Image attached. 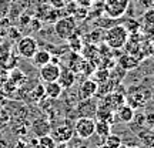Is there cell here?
I'll use <instances>...</instances> for the list:
<instances>
[{
    "label": "cell",
    "instance_id": "40",
    "mask_svg": "<svg viewBox=\"0 0 154 148\" xmlns=\"http://www.w3.org/2000/svg\"><path fill=\"white\" fill-rule=\"evenodd\" d=\"M153 91H154V84H153Z\"/></svg>",
    "mask_w": 154,
    "mask_h": 148
},
{
    "label": "cell",
    "instance_id": "23",
    "mask_svg": "<svg viewBox=\"0 0 154 148\" xmlns=\"http://www.w3.org/2000/svg\"><path fill=\"white\" fill-rule=\"evenodd\" d=\"M104 144L110 148H119L121 144H123V140H121V137L117 135V134H110V135H107V137L104 138Z\"/></svg>",
    "mask_w": 154,
    "mask_h": 148
},
{
    "label": "cell",
    "instance_id": "14",
    "mask_svg": "<svg viewBox=\"0 0 154 148\" xmlns=\"http://www.w3.org/2000/svg\"><path fill=\"white\" fill-rule=\"evenodd\" d=\"M32 60H33L34 66H38V67L46 66V64L50 63V60H51V53L47 51V50H37Z\"/></svg>",
    "mask_w": 154,
    "mask_h": 148
},
{
    "label": "cell",
    "instance_id": "21",
    "mask_svg": "<svg viewBox=\"0 0 154 148\" xmlns=\"http://www.w3.org/2000/svg\"><path fill=\"white\" fill-rule=\"evenodd\" d=\"M104 30L103 29H94L87 34V41L88 44H99L100 41H103L104 38Z\"/></svg>",
    "mask_w": 154,
    "mask_h": 148
},
{
    "label": "cell",
    "instance_id": "34",
    "mask_svg": "<svg viewBox=\"0 0 154 148\" xmlns=\"http://www.w3.org/2000/svg\"><path fill=\"white\" fill-rule=\"evenodd\" d=\"M56 148H67V147H66V144H60V145H57Z\"/></svg>",
    "mask_w": 154,
    "mask_h": 148
},
{
    "label": "cell",
    "instance_id": "31",
    "mask_svg": "<svg viewBox=\"0 0 154 148\" xmlns=\"http://www.w3.org/2000/svg\"><path fill=\"white\" fill-rule=\"evenodd\" d=\"M147 53H149L150 57H153L154 59V40L149 41V46H147Z\"/></svg>",
    "mask_w": 154,
    "mask_h": 148
},
{
    "label": "cell",
    "instance_id": "18",
    "mask_svg": "<svg viewBox=\"0 0 154 148\" xmlns=\"http://www.w3.org/2000/svg\"><path fill=\"white\" fill-rule=\"evenodd\" d=\"M94 134L100 138H106L107 135H110L111 134V124L104 122V121H96Z\"/></svg>",
    "mask_w": 154,
    "mask_h": 148
},
{
    "label": "cell",
    "instance_id": "32",
    "mask_svg": "<svg viewBox=\"0 0 154 148\" xmlns=\"http://www.w3.org/2000/svg\"><path fill=\"white\" fill-rule=\"evenodd\" d=\"M144 117H146V122L149 125H154V113H149V114L144 115Z\"/></svg>",
    "mask_w": 154,
    "mask_h": 148
},
{
    "label": "cell",
    "instance_id": "10",
    "mask_svg": "<svg viewBox=\"0 0 154 148\" xmlns=\"http://www.w3.org/2000/svg\"><path fill=\"white\" fill-rule=\"evenodd\" d=\"M57 83L60 84L63 88H70L76 83V73L72 71L67 66H60V76L57 78Z\"/></svg>",
    "mask_w": 154,
    "mask_h": 148
},
{
    "label": "cell",
    "instance_id": "1",
    "mask_svg": "<svg viewBox=\"0 0 154 148\" xmlns=\"http://www.w3.org/2000/svg\"><path fill=\"white\" fill-rule=\"evenodd\" d=\"M127 40H128V32L123 24H116L111 26L109 30H106L104 38L103 41L104 44L111 50H120L126 46Z\"/></svg>",
    "mask_w": 154,
    "mask_h": 148
},
{
    "label": "cell",
    "instance_id": "22",
    "mask_svg": "<svg viewBox=\"0 0 154 148\" xmlns=\"http://www.w3.org/2000/svg\"><path fill=\"white\" fill-rule=\"evenodd\" d=\"M67 41H69V46H70V50H72L73 53H80L83 49V40L76 33L73 34L70 38H67Z\"/></svg>",
    "mask_w": 154,
    "mask_h": 148
},
{
    "label": "cell",
    "instance_id": "7",
    "mask_svg": "<svg viewBox=\"0 0 154 148\" xmlns=\"http://www.w3.org/2000/svg\"><path fill=\"white\" fill-rule=\"evenodd\" d=\"M73 137H74V128L69 124H61L53 131V138L59 144H67L69 141H72Z\"/></svg>",
    "mask_w": 154,
    "mask_h": 148
},
{
    "label": "cell",
    "instance_id": "30",
    "mask_svg": "<svg viewBox=\"0 0 154 148\" xmlns=\"http://www.w3.org/2000/svg\"><path fill=\"white\" fill-rule=\"evenodd\" d=\"M140 3H141L146 9H153L154 7V0H140Z\"/></svg>",
    "mask_w": 154,
    "mask_h": 148
},
{
    "label": "cell",
    "instance_id": "3",
    "mask_svg": "<svg viewBox=\"0 0 154 148\" xmlns=\"http://www.w3.org/2000/svg\"><path fill=\"white\" fill-rule=\"evenodd\" d=\"M131 0H104L103 2V11L110 19H119L124 16L128 10Z\"/></svg>",
    "mask_w": 154,
    "mask_h": 148
},
{
    "label": "cell",
    "instance_id": "28",
    "mask_svg": "<svg viewBox=\"0 0 154 148\" xmlns=\"http://www.w3.org/2000/svg\"><path fill=\"white\" fill-rule=\"evenodd\" d=\"M43 94H44V87L43 86H37V87L32 91V98L33 100H40Z\"/></svg>",
    "mask_w": 154,
    "mask_h": 148
},
{
    "label": "cell",
    "instance_id": "4",
    "mask_svg": "<svg viewBox=\"0 0 154 148\" xmlns=\"http://www.w3.org/2000/svg\"><path fill=\"white\" fill-rule=\"evenodd\" d=\"M96 120L93 117H80L74 124V134L80 140H88L94 135Z\"/></svg>",
    "mask_w": 154,
    "mask_h": 148
},
{
    "label": "cell",
    "instance_id": "8",
    "mask_svg": "<svg viewBox=\"0 0 154 148\" xmlns=\"http://www.w3.org/2000/svg\"><path fill=\"white\" fill-rule=\"evenodd\" d=\"M97 93H99V84L94 81L93 78H87L86 81H83L82 86H80V90H79V95L82 100L91 98Z\"/></svg>",
    "mask_w": 154,
    "mask_h": 148
},
{
    "label": "cell",
    "instance_id": "17",
    "mask_svg": "<svg viewBox=\"0 0 154 148\" xmlns=\"http://www.w3.org/2000/svg\"><path fill=\"white\" fill-rule=\"evenodd\" d=\"M33 131L37 137H43L50 134V124L46 120H37L33 122Z\"/></svg>",
    "mask_w": 154,
    "mask_h": 148
},
{
    "label": "cell",
    "instance_id": "33",
    "mask_svg": "<svg viewBox=\"0 0 154 148\" xmlns=\"http://www.w3.org/2000/svg\"><path fill=\"white\" fill-rule=\"evenodd\" d=\"M5 103V94L0 93V104H3Z\"/></svg>",
    "mask_w": 154,
    "mask_h": 148
},
{
    "label": "cell",
    "instance_id": "39",
    "mask_svg": "<svg viewBox=\"0 0 154 148\" xmlns=\"http://www.w3.org/2000/svg\"><path fill=\"white\" fill-rule=\"evenodd\" d=\"M128 148H140V147H128Z\"/></svg>",
    "mask_w": 154,
    "mask_h": 148
},
{
    "label": "cell",
    "instance_id": "16",
    "mask_svg": "<svg viewBox=\"0 0 154 148\" xmlns=\"http://www.w3.org/2000/svg\"><path fill=\"white\" fill-rule=\"evenodd\" d=\"M84 59L79 53H72L70 54V61H69V68L74 73H82V68H83V64H84Z\"/></svg>",
    "mask_w": 154,
    "mask_h": 148
},
{
    "label": "cell",
    "instance_id": "2",
    "mask_svg": "<svg viewBox=\"0 0 154 148\" xmlns=\"http://www.w3.org/2000/svg\"><path fill=\"white\" fill-rule=\"evenodd\" d=\"M77 20L73 16H66L61 17L59 20L54 22V33L57 37H60L61 40H67L70 38L73 34L76 33L77 29Z\"/></svg>",
    "mask_w": 154,
    "mask_h": 148
},
{
    "label": "cell",
    "instance_id": "29",
    "mask_svg": "<svg viewBox=\"0 0 154 148\" xmlns=\"http://www.w3.org/2000/svg\"><path fill=\"white\" fill-rule=\"evenodd\" d=\"M74 2H76L80 7H86V9H88L90 6L93 5V0H74Z\"/></svg>",
    "mask_w": 154,
    "mask_h": 148
},
{
    "label": "cell",
    "instance_id": "27",
    "mask_svg": "<svg viewBox=\"0 0 154 148\" xmlns=\"http://www.w3.org/2000/svg\"><path fill=\"white\" fill-rule=\"evenodd\" d=\"M143 22L147 26H154V7L146 9V11L143 13Z\"/></svg>",
    "mask_w": 154,
    "mask_h": 148
},
{
    "label": "cell",
    "instance_id": "24",
    "mask_svg": "<svg viewBox=\"0 0 154 148\" xmlns=\"http://www.w3.org/2000/svg\"><path fill=\"white\" fill-rule=\"evenodd\" d=\"M94 76V81L97 83V84H101V83H104L109 80V76H110V73H109V70L107 68H99V70H96V71L93 73Z\"/></svg>",
    "mask_w": 154,
    "mask_h": 148
},
{
    "label": "cell",
    "instance_id": "19",
    "mask_svg": "<svg viewBox=\"0 0 154 148\" xmlns=\"http://www.w3.org/2000/svg\"><path fill=\"white\" fill-rule=\"evenodd\" d=\"M26 81H27V76H26L20 68H14V70H11L10 71V83L11 84H14L16 87L23 86Z\"/></svg>",
    "mask_w": 154,
    "mask_h": 148
},
{
    "label": "cell",
    "instance_id": "35",
    "mask_svg": "<svg viewBox=\"0 0 154 148\" xmlns=\"http://www.w3.org/2000/svg\"><path fill=\"white\" fill-rule=\"evenodd\" d=\"M97 148H110V147H107L106 144H101V145H99V147H97Z\"/></svg>",
    "mask_w": 154,
    "mask_h": 148
},
{
    "label": "cell",
    "instance_id": "13",
    "mask_svg": "<svg viewBox=\"0 0 154 148\" xmlns=\"http://www.w3.org/2000/svg\"><path fill=\"white\" fill-rule=\"evenodd\" d=\"M64 88L61 87L57 81H51V83H46L44 84V94L50 97V98H59L63 93Z\"/></svg>",
    "mask_w": 154,
    "mask_h": 148
},
{
    "label": "cell",
    "instance_id": "38",
    "mask_svg": "<svg viewBox=\"0 0 154 148\" xmlns=\"http://www.w3.org/2000/svg\"><path fill=\"white\" fill-rule=\"evenodd\" d=\"M151 73H153V76H154V66H153V71H151Z\"/></svg>",
    "mask_w": 154,
    "mask_h": 148
},
{
    "label": "cell",
    "instance_id": "11",
    "mask_svg": "<svg viewBox=\"0 0 154 148\" xmlns=\"http://www.w3.org/2000/svg\"><path fill=\"white\" fill-rule=\"evenodd\" d=\"M94 115H96V121H104L109 124H113V121H114V111L104 104L97 105Z\"/></svg>",
    "mask_w": 154,
    "mask_h": 148
},
{
    "label": "cell",
    "instance_id": "6",
    "mask_svg": "<svg viewBox=\"0 0 154 148\" xmlns=\"http://www.w3.org/2000/svg\"><path fill=\"white\" fill-rule=\"evenodd\" d=\"M38 76L42 78V81H44V83L57 81V78L60 76V64H54V63L50 61L46 66L40 67Z\"/></svg>",
    "mask_w": 154,
    "mask_h": 148
},
{
    "label": "cell",
    "instance_id": "37",
    "mask_svg": "<svg viewBox=\"0 0 154 148\" xmlns=\"http://www.w3.org/2000/svg\"><path fill=\"white\" fill-rule=\"evenodd\" d=\"M119 148H128V145H124V144H121V145H120Z\"/></svg>",
    "mask_w": 154,
    "mask_h": 148
},
{
    "label": "cell",
    "instance_id": "26",
    "mask_svg": "<svg viewBox=\"0 0 154 148\" xmlns=\"http://www.w3.org/2000/svg\"><path fill=\"white\" fill-rule=\"evenodd\" d=\"M123 26L126 27V30L128 32V34L138 33V32H140V29H141L140 23H138L136 19H128V20L126 22V24H123Z\"/></svg>",
    "mask_w": 154,
    "mask_h": 148
},
{
    "label": "cell",
    "instance_id": "41",
    "mask_svg": "<svg viewBox=\"0 0 154 148\" xmlns=\"http://www.w3.org/2000/svg\"><path fill=\"white\" fill-rule=\"evenodd\" d=\"M13 148H19V147H13Z\"/></svg>",
    "mask_w": 154,
    "mask_h": 148
},
{
    "label": "cell",
    "instance_id": "25",
    "mask_svg": "<svg viewBox=\"0 0 154 148\" xmlns=\"http://www.w3.org/2000/svg\"><path fill=\"white\" fill-rule=\"evenodd\" d=\"M38 145H40V148H56L57 147V143H56L54 138L51 137L50 134H47V135L40 137V140H38Z\"/></svg>",
    "mask_w": 154,
    "mask_h": 148
},
{
    "label": "cell",
    "instance_id": "36",
    "mask_svg": "<svg viewBox=\"0 0 154 148\" xmlns=\"http://www.w3.org/2000/svg\"><path fill=\"white\" fill-rule=\"evenodd\" d=\"M76 148H87V145H76Z\"/></svg>",
    "mask_w": 154,
    "mask_h": 148
},
{
    "label": "cell",
    "instance_id": "12",
    "mask_svg": "<svg viewBox=\"0 0 154 148\" xmlns=\"http://www.w3.org/2000/svg\"><path fill=\"white\" fill-rule=\"evenodd\" d=\"M117 64L120 68H123L124 71H128V70H134V68H137L140 66V61L131 54H123L119 59L117 61Z\"/></svg>",
    "mask_w": 154,
    "mask_h": 148
},
{
    "label": "cell",
    "instance_id": "9",
    "mask_svg": "<svg viewBox=\"0 0 154 148\" xmlns=\"http://www.w3.org/2000/svg\"><path fill=\"white\" fill-rule=\"evenodd\" d=\"M126 104V95L120 91H111L106 95L104 98V105L110 107L113 111H117L121 105Z\"/></svg>",
    "mask_w": 154,
    "mask_h": 148
},
{
    "label": "cell",
    "instance_id": "5",
    "mask_svg": "<svg viewBox=\"0 0 154 148\" xmlns=\"http://www.w3.org/2000/svg\"><path fill=\"white\" fill-rule=\"evenodd\" d=\"M37 50H38V43L34 37L23 36V37L19 38V41H17V53L20 54V57L32 60Z\"/></svg>",
    "mask_w": 154,
    "mask_h": 148
},
{
    "label": "cell",
    "instance_id": "15",
    "mask_svg": "<svg viewBox=\"0 0 154 148\" xmlns=\"http://www.w3.org/2000/svg\"><path fill=\"white\" fill-rule=\"evenodd\" d=\"M117 115H119V120L121 122H130L134 120V108H131L128 104L121 105L117 110Z\"/></svg>",
    "mask_w": 154,
    "mask_h": 148
},
{
    "label": "cell",
    "instance_id": "20",
    "mask_svg": "<svg viewBox=\"0 0 154 148\" xmlns=\"http://www.w3.org/2000/svg\"><path fill=\"white\" fill-rule=\"evenodd\" d=\"M91 101H90V98L88 100H83L82 103H80V105H79V114H80V117H91V115L96 113V108L97 107H94V108H88V107H91Z\"/></svg>",
    "mask_w": 154,
    "mask_h": 148
}]
</instances>
